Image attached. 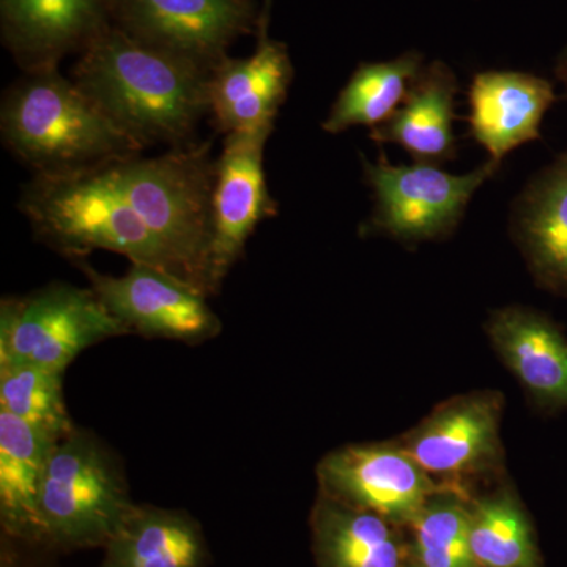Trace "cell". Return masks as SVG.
I'll list each match as a JSON object with an SVG mask.
<instances>
[{"label": "cell", "instance_id": "6da1fadb", "mask_svg": "<svg viewBox=\"0 0 567 567\" xmlns=\"http://www.w3.org/2000/svg\"><path fill=\"white\" fill-rule=\"evenodd\" d=\"M210 73L148 47L121 28L104 25L84 48L74 82L141 148L192 145L210 112Z\"/></svg>", "mask_w": 567, "mask_h": 567}, {"label": "cell", "instance_id": "7a4b0ae2", "mask_svg": "<svg viewBox=\"0 0 567 567\" xmlns=\"http://www.w3.org/2000/svg\"><path fill=\"white\" fill-rule=\"evenodd\" d=\"M106 171L169 256L175 276L207 297L215 293L208 271L216 175L210 142L153 158L136 153L106 163Z\"/></svg>", "mask_w": 567, "mask_h": 567}, {"label": "cell", "instance_id": "3957f363", "mask_svg": "<svg viewBox=\"0 0 567 567\" xmlns=\"http://www.w3.org/2000/svg\"><path fill=\"white\" fill-rule=\"evenodd\" d=\"M7 147L35 174H65L136 155L142 148L58 69L33 71L3 96Z\"/></svg>", "mask_w": 567, "mask_h": 567}, {"label": "cell", "instance_id": "277c9868", "mask_svg": "<svg viewBox=\"0 0 567 567\" xmlns=\"http://www.w3.org/2000/svg\"><path fill=\"white\" fill-rule=\"evenodd\" d=\"M20 208L37 237L55 251L81 259L102 249L175 276L169 256L112 183L106 164L35 174L22 189Z\"/></svg>", "mask_w": 567, "mask_h": 567}, {"label": "cell", "instance_id": "5b68a950", "mask_svg": "<svg viewBox=\"0 0 567 567\" xmlns=\"http://www.w3.org/2000/svg\"><path fill=\"white\" fill-rule=\"evenodd\" d=\"M133 506L121 468L95 435L74 427L54 446L40 495L47 539L106 546Z\"/></svg>", "mask_w": 567, "mask_h": 567}, {"label": "cell", "instance_id": "8992f818", "mask_svg": "<svg viewBox=\"0 0 567 567\" xmlns=\"http://www.w3.org/2000/svg\"><path fill=\"white\" fill-rule=\"evenodd\" d=\"M130 334L93 289L54 282L0 308V363L65 371L89 347Z\"/></svg>", "mask_w": 567, "mask_h": 567}, {"label": "cell", "instance_id": "52a82bcc", "mask_svg": "<svg viewBox=\"0 0 567 567\" xmlns=\"http://www.w3.org/2000/svg\"><path fill=\"white\" fill-rule=\"evenodd\" d=\"M363 167L374 194V212L363 229L417 244L453 233L477 189L502 166L488 159L472 173L454 175L435 164L395 166L380 153L374 163L363 156Z\"/></svg>", "mask_w": 567, "mask_h": 567}, {"label": "cell", "instance_id": "ba28073f", "mask_svg": "<svg viewBox=\"0 0 567 567\" xmlns=\"http://www.w3.org/2000/svg\"><path fill=\"white\" fill-rule=\"evenodd\" d=\"M317 477L322 494L402 528H410L446 484L435 483L399 443L336 450L320 461Z\"/></svg>", "mask_w": 567, "mask_h": 567}, {"label": "cell", "instance_id": "9c48e42d", "mask_svg": "<svg viewBox=\"0 0 567 567\" xmlns=\"http://www.w3.org/2000/svg\"><path fill=\"white\" fill-rule=\"evenodd\" d=\"M81 268L93 292L130 333L199 344L223 331L207 295L159 268L133 264L123 276L99 274L82 262Z\"/></svg>", "mask_w": 567, "mask_h": 567}, {"label": "cell", "instance_id": "30bf717a", "mask_svg": "<svg viewBox=\"0 0 567 567\" xmlns=\"http://www.w3.org/2000/svg\"><path fill=\"white\" fill-rule=\"evenodd\" d=\"M110 11L134 39L210 74L252 24L249 0H110Z\"/></svg>", "mask_w": 567, "mask_h": 567}, {"label": "cell", "instance_id": "8fae6325", "mask_svg": "<svg viewBox=\"0 0 567 567\" xmlns=\"http://www.w3.org/2000/svg\"><path fill=\"white\" fill-rule=\"evenodd\" d=\"M271 132L233 133L224 141L213 186L208 271L213 290L244 256L257 224L278 213L264 171V148Z\"/></svg>", "mask_w": 567, "mask_h": 567}, {"label": "cell", "instance_id": "7c38bea8", "mask_svg": "<svg viewBox=\"0 0 567 567\" xmlns=\"http://www.w3.org/2000/svg\"><path fill=\"white\" fill-rule=\"evenodd\" d=\"M502 406L494 391L461 395L440 405L399 445L432 477L484 475L502 458Z\"/></svg>", "mask_w": 567, "mask_h": 567}, {"label": "cell", "instance_id": "4fadbf2b", "mask_svg": "<svg viewBox=\"0 0 567 567\" xmlns=\"http://www.w3.org/2000/svg\"><path fill=\"white\" fill-rule=\"evenodd\" d=\"M268 10L260 18L256 51L246 59H226L208 81L210 112L219 130L274 133L275 118L293 80L289 51L268 35Z\"/></svg>", "mask_w": 567, "mask_h": 567}, {"label": "cell", "instance_id": "5bb4252c", "mask_svg": "<svg viewBox=\"0 0 567 567\" xmlns=\"http://www.w3.org/2000/svg\"><path fill=\"white\" fill-rule=\"evenodd\" d=\"M554 84L525 71L488 70L468 89V133L488 159L502 166L507 153L540 140L544 115L557 102Z\"/></svg>", "mask_w": 567, "mask_h": 567}, {"label": "cell", "instance_id": "9a60e30c", "mask_svg": "<svg viewBox=\"0 0 567 567\" xmlns=\"http://www.w3.org/2000/svg\"><path fill=\"white\" fill-rule=\"evenodd\" d=\"M3 39L29 73L58 69L106 24L110 0H0Z\"/></svg>", "mask_w": 567, "mask_h": 567}, {"label": "cell", "instance_id": "2e32d148", "mask_svg": "<svg viewBox=\"0 0 567 567\" xmlns=\"http://www.w3.org/2000/svg\"><path fill=\"white\" fill-rule=\"evenodd\" d=\"M511 234L536 281L567 297V148L511 204Z\"/></svg>", "mask_w": 567, "mask_h": 567}, {"label": "cell", "instance_id": "e0dca14e", "mask_svg": "<svg viewBox=\"0 0 567 567\" xmlns=\"http://www.w3.org/2000/svg\"><path fill=\"white\" fill-rule=\"evenodd\" d=\"M487 333L502 360L540 406H567V338L554 320L524 306L498 309Z\"/></svg>", "mask_w": 567, "mask_h": 567}, {"label": "cell", "instance_id": "ac0fdd59", "mask_svg": "<svg viewBox=\"0 0 567 567\" xmlns=\"http://www.w3.org/2000/svg\"><path fill=\"white\" fill-rule=\"evenodd\" d=\"M458 82L454 71L442 61L424 65L404 102L379 126L371 140L398 144L416 163L439 164L456 158L454 136Z\"/></svg>", "mask_w": 567, "mask_h": 567}, {"label": "cell", "instance_id": "d6986e66", "mask_svg": "<svg viewBox=\"0 0 567 567\" xmlns=\"http://www.w3.org/2000/svg\"><path fill=\"white\" fill-rule=\"evenodd\" d=\"M317 567H409L402 527L320 492L311 516Z\"/></svg>", "mask_w": 567, "mask_h": 567}, {"label": "cell", "instance_id": "ffe728a7", "mask_svg": "<svg viewBox=\"0 0 567 567\" xmlns=\"http://www.w3.org/2000/svg\"><path fill=\"white\" fill-rule=\"evenodd\" d=\"M58 440L0 410V517L11 535L47 539L41 486Z\"/></svg>", "mask_w": 567, "mask_h": 567}, {"label": "cell", "instance_id": "44dd1931", "mask_svg": "<svg viewBox=\"0 0 567 567\" xmlns=\"http://www.w3.org/2000/svg\"><path fill=\"white\" fill-rule=\"evenodd\" d=\"M199 525L182 511L133 506L106 543L103 567H204Z\"/></svg>", "mask_w": 567, "mask_h": 567}, {"label": "cell", "instance_id": "7402d4cb", "mask_svg": "<svg viewBox=\"0 0 567 567\" xmlns=\"http://www.w3.org/2000/svg\"><path fill=\"white\" fill-rule=\"evenodd\" d=\"M423 69V55L416 51L393 61L360 63L339 92L322 128L331 134L360 125L375 128L401 106Z\"/></svg>", "mask_w": 567, "mask_h": 567}, {"label": "cell", "instance_id": "603a6c76", "mask_svg": "<svg viewBox=\"0 0 567 567\" xmlns=\"http://www.w3.org/2000/svg\"><path fill=\"white\" fill-rule=\"evenodd\" d=\"M470 546L477 567H543L532 522L511 491L470 503Z\"/></svg>", "mask_w": 567, "mask_h": 567}, {"label": "cell", "instance_id": "cb8c5ba5", "mask_svg": "<svg viewBox=\"0 0 567 567\" xmlns=\"http://www.w3.org/2000/svg\"><path fill=\"white\" fill-rule=\"evenodd\" d=\"M470 503L458 487L445 484L417 514L412 555L420 567H477L470 546Z\"/></svg>", "mask_w": 567, "mask_h": 567}, {"label": "cell", "instance_id": "d4e9b609", "mask_svg": "<svg viewBox=\"0 0 567 567\" xmlns=\"http://www.w3.org/2000/svg\"><path fill=\"white\" fill-rule=\"evenodd\" d=\"M63 371L31 363H0V410L61 442L73 431L63 401Z\"/></svg>", "mask_w": 567, "mask_h": 567}, {"label": "cell", "instance_id": "484cf974", "mask_svg": "<svg viewBox=\"0 0 567 567\" xmlns=\"http://www.w3.org/2000/svg\"><path fill=\"white\" fill-rule=\"evenodd\" d=\"M555 74H557L558 81L561 82L563 87H565L567 95V47L563 50L561 54H559L557 65H555Z\"/></svg>", "mask_w": 567, "mask_h": 567}, {"label": "cell", "instance_id": "4316f807", "mask_svg": "<svg viewBox=\"0 0 567 567\" xmlns=\"http://www.w3.org/2000/svg\"><path fill=\"white\" fill-rule=\"evenodd\" d=\"M409 567H420V566H417V565H416V563H415V559H413V561H412V563H410V566H409Z\"/></svg>", "mask_w": 567, "mask_h": 567}]
</instances>
